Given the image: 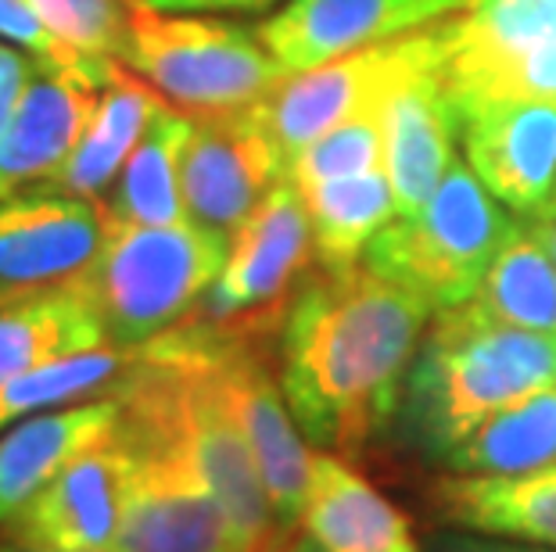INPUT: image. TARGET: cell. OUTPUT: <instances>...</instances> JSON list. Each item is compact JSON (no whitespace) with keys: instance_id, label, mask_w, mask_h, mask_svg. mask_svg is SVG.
Here are the masks:
<instances>
[{"instance_id":"6da1fadb","label":"cell","mask_w":556,"mask_h":552,"mask_svg":"<svg viewBox=\"0 0 556 552\" xmlns=\"http://www.w3.org/2000/svg\"><path fill=\"white\" fill-rule=\"evenodd\" d=\"M431 312L363 262L302 280L280 320V387L313 449L352 455L399 413Z\"/></svg>"},{"instance_id":"7a4b0ae2","label":"cell","mask_w":556,"mask_h":552,"mask_svg":"<svg viewBox=\"0 0 556 552\" xmlns=\"http://www.w3.org/2000/svg\"><path fill=\"white\" fill-rule=\"evenodd\" d=\"M556 387V334L495 323L464 301L428 323L402 391V431L442 463L484 420Z\"/></svg>"},{"instance_id":"3957f363","label":"cell","mask_w":556,"mask_h":552,"mask_svg":"<svg viewBox=\"0 0 556 552\" xmlns=\"http://www.w3.org/2000/svg\"><path fill=\"white\" fill-rule=\"evenodd\" d=\"M227 255L230 233L194 219L144 227L104 216L101 252L73 284L101 312L112 345L144 348L194 316Z\"/></svg>"},{"instance_id":"277c9868","label":"cell","mask_w":556,"mask_h":552,"mask_svg":"<svg viewBox=\"0 0 556 552\" xmlns=\"http://www.w3.org/2000/svg\"><path fill=\"white\" fill-rule=\"evenodd\" d=\"M514 219L484 191L467 162H453L417 213L399 216L370 241L363 266L431 305L456 309L478 295Z\"/></svg>"},{"instance_id":"5b68a950","label":"cell","mask_w":556,"mask_h":552,"mask_svg":"<svg viewBox=\"0 0 556 552\" xmlns=\"http://www.w3.org/2000/svg\"><path fill=\"white\" fill-rule=\"evenodd\" d=\"M123 62L194 119L252 108L288 79L255 29L201 11H155L144 0Z\"/></svg>"},{"instance_id":"8992f818","label":"cell","mask_w":556,"mask_h":552,"mask_svg":"<svg viewBox=\"0 0 556 552\" xmlns=\"http://www.w3.org/2000/svg\"><path fill=\"white\" fill-rule=\"evenodd\" d=\"M434 65H442V43H438L434 26H424L324 62L309 73H294L252 104V112L291 158L294 151L313 144L330 129L381 112L409 76Z\"/></svg>"},{"instance_id":"52a82bcc","label":"cell","mask_w":556,"mask_h":552,"mask_svg":"<svg viewBox=\"0 0 556 552\" xmlns=\"http://www.w3.org/2000/svg\"><path fill=\"white\" fill-rule=\"evenodd\" d=\"M191 326H198L212 359L219 362L233 413L252 445L255 466L263 474L269 506H274L277 535H299L305 491H309L313 445L294 424L280 377L266 359V341L274 326H208L198 320Z\"/></svg>"},{"instance_id":"ba28073f","label":"cell","mask_w":556,"mask_h":552,"mask_svg":"<svg viewBox=\"0 0 556 552\" xmlns=\"http://www.w3.org/2000/svg\"><path fill=\"white\" fill-rule=\"evenodd\" d=\"M129 480L115 552H241L219 499L194 463L159 434L123 413Z\"/></svg>"},{"instance_id":"9c48e42d","label":"cell","mask_w":556,"mask_h":552,"mask_svg":"<svg viewBox=\"0 0 556 552\" xmlns=\"http://www.w3.org/2000/svg\"><path fill=\"white\" fill-rule=\"evenodd\" d=\"M313 255V222L288 176L269 187L238 230L216 284L194 309L208 326H280Z\"/></svg>"},{"instance_id":"30bf717a","label":"cell","mask_w":556,"mask_h":552,"mask_svg":"<svg viewBox=\"0 0 556 552\" xmlns=\"http://www.w3.org/2000/svg\"><path fill=\"white\" fill-rule=\"evenodd\" d=\"M104 241V208L51 187L0 197V301L62 287L87 269Z\"/></svg>"},{"instance_id":"8fae6325","label":"cell","mask_w":556,"mask_h":552,"mask_svg":"<svg viewBox=\"0 0 556 552\" xmlns=\"http://www.w3.org/2000/svg\"><path fill=\"white\" fill-rule=\"evenodd\" d=\"M283 172L288 155L252 108L194 119L184 151L187 216L208 230L233 233Z\"/></svg>"},{"instance_id":"7c38bea8","label":"cell","mask_w":556,"mask_h":552,"mask_svg":"<svg viewBox=\"0 0 556 552\" xmlns=\"http://www.w3.org/2000/svg\"><path fill=\"white\" fill-rule=\"evenodd\" d=\"M442 84L459 123L492 101L506 76L556 43V0H470L434 22Z\"/></svg>"},{"instance_id":"4fadbf2b","label":"cell","mask_w":556,"mask_h":552,"mask_svg":"<svg viewBox=\"0 0 556 552\" xmlns=\"http://www.w3.org/2000/svg\"><path fill=\"white\" fill-rule=\"evenodd\" d=\"M470 0H288L255 26L288 76L345 57L402 33L434 26Z\"/></svg>"},{"instance_id":"5bb4252c","label":"cell","mask_w":556,"mask_h":552,"mask_svg":"<svg viewBox=\"0 0 556 552\" xmlns=\"http://www.w3.org/2000/svg\"><path fill=\"white\" fill-rule=\"evenodd\" d=\"M129 480V445L115 427L112 438L93 445L43 485L15 513L4 531L22 549L90 552L115 549Z\"/></svg>"},{"instance_id":"9a60e30c","label":"cell","mask_w":556,"mask_h":552,"mask_svg":"<svg viewBox=\"0 0 556 552\" xmlns=\"http://www.w3.org/2000/svg\"><path fill=\"white\" fill-rule=\"evenodd\" d=\"M467 166L520 219H546L556 197V101H495L459 123Z\"/></svg>"},{"instance_id":"2e32d148","label":"cell","mask_w":556,"mask_h":552,"mask_svg":"<svg viewBox=\"0 0 556 552\" xmlns=\"http://www.w3.org/2000/svg\"><path fill=\"white\" fill-rule=\"evenodd\" d=\"M384 172L399 216H409L434 194L456 162L459 115L442 84V65L409 76L381 108Z\"/></svg>"},{"instance_id":"e0dca14e","label":"cell","mask_w":556,"mask_h":552,"mask_svg":"<svg viewBox=\"0 0 556 552\" xmlns=\"http://www.w3.org/2000/svg\"><path fill=\"white\" fill-rule=\"evenodd\" d=\"M119 420L123 402L109 391L87 402L26 416L8 427V434H0V527L15 521V513L68 463L112 438Z\"/></svg>"},{"instance_id":"ac0fdd59","label":"cell","mask_w":556,"mask_h":552,"mask_svg":"<svg viewBox=\"0 0 556 552\" xmlns=\"http://www.w3.org/2000/svg\"><path fill=\"white\" fill-rule=\"evenodd\" d=\"M101 90L37 73L0 129V197L47 183L73 155Z\"/></svg>"},{"instance_id":"d6986e66","label":"cell","mask_w":556,"mask_h":552,"mask_svg":"<svg viewBox=\"0 0 556 552\" xmlns=\"http://www.w3.org/2000/svg\"><path fill=\"white\" fill-rule=\"evenodd\" d=\"M305 535L330 552H420L392 502L334 452H313L302 510Z\"/></svg>"},{"instance_id":"ffe728a7","label":"cell","mask_w":556,"mask_h":552,"mask_svg":"<svg viewBox=\"0 0 556 552\" xmlns=\"http://www.w3.org/2000/svg\"><path fill=\"white\" fill-rule=\"evenodd\" d=\"M434 502L470 535L556 549V463L528 474H453L434 485Z\"/></svg>"},{"instance_id":"44dd1931","label":"cell","mask_w":556,"mask_h":552,"mask_svg":"<svg viewBox=\"0 0 556 552\" xmlns=\"http://www.w3.org/2000/svg\"><path fill=\"white\" fill-rule=\"evenodd\" d=\"M112 345L109 326L76 284L0 301V384L43 362Z\"/></svg>"},{"instance_id":"7402d4cb","label":"cell","mask_w":556,"mask_h":552,"mask_svg":"<svg viewBox=\"0 0 556 552\" xmlns=\"http://www.w3.org/2000/svg\"><path fill=\"white\" fill-rule=\"evenodd\" d=\"M162 108L165 101L155 87L123 73L112 87L101 90L98 108H93L73 155L40 187L90 197V202L101 197L112 187L115 176H119V169H126V162L137 151L144 129Z\"/></svg>"},{"instance_id":"603a6c76","label":"cell","mask_w":556,"mask_h":552,"mask_svg":"<svg viewBox=\"0 0 556 552\" xmlns=\"http://www.w3.org/2000/svg\"><path fill=\"white\" fill-rule=\"evenodd\" d=\"M191 115L165 104L129 155L119 183L104 202V216L144 227H173L191 219L184 205V151L191 144Z\"/></svg>"},{"instance_id":"cb8c5ba5","label":"cell","mask_w":556,"mask_h":552,"mask_svg":"<svg viewBox=\"0 0 556 552\" xmlns=\"http://www.w3.org/2000/svg\"><path fill=\"white\" fill-rule=\"evenodd\" d=\"M302 197L313 222V255L330 273L359 266L370 241L399 216L384 166L316 183Z\"/></svg>"},{"instance_id":"d4e9b609","label":"cell","mask_w":556,"mask_h":552,"mask_svg":"<svg viewBox=\"0 0 556 552\" xmlns=\"http://www.w3.org/2000/svg\"><path fill=\"white\" fill-rule=\"evenodd\" d=\"M556 463V387L535 391L459 441L442 455V466L453 474H528Z\"/></svg>"},{"instance_id":"484cf974","label":"cell","mask_w":556,"mask_h":552,"mask_svg":"<svg viewBox=\"0 0 556 552\" xmlns=\"http://www.w3.org/2000/svg\"><path fill=\"white\" fill-rule=\"evenodd\" d=\"M470 305L495 323L556 334V262L531 227H514Z\"/></svg>"},{"instance_id":"4316f807","label":"cell","mask_w":556,"mask_h":552,"mask_svg":"<svg viewBox=\"0 0 556 552\" xmlns=\"http://www.w3.org/2000/svg\"><path fill=\"white\" fill-rule=\"evenodd\" d=\"M140 356V348L104 345L79 356L43 362L18 377H8L0 384V434L15 427L18 420L47 413V409H62L98 398L101 391H112Z\"/></svg>"},{"instance_id":"83f0119b","label":"cell","mask_w":556,"mask_h":552,"mask_svg":"<svg viewBox=\"0 0 556 552\" xmlns=\"http://www.w3.org/2000/svg\"><path fill=\"white\" fill-rule=\"evenodd\" d=\"M0 40L26 54L43 76L79 79L93 90L112 87L123 76L119 62H104V57L79 54L76 47H68L58 33L43 26V18L26 0H0Z\"/></svg>"},{"instance_id":"f1b7e54d","label":"cell","mask_w":556,"mask_h":552,"mask_svg":"<svg viewBox=\"0 0 556 552\" xmlns=\"http://www.w3.org/2000/svg\"><path fill=\"white\" fill-rule=\"evenodd\" d=\"M384 166V129L381 112L359 115L345 126L316 137L313 144L299 147L288 158V180L299 191H309L316 183L341 180V176H359Z\"/></svg>"},{"instance_id":"f546056e","label":"cell","mask_w":556,"mask_h":552,"mask_svg":"<svg viewBox=\"0 0 556 552\" xmlns=\"http://www.w3.org/2000/svg\"><path fill=\"white\" fill-rule=\"evenodd\" d=\"M26 4L79 54L123 62L140 0H26Z\"/></svg>"},{"instance_id":"4dcf8cb0","label":"cell","mask_w":556,"mask_h":552,"mask_svg":"<svg viewBox=\"0 0 556 552\" xmlns=\"http://www.w3.org/2000/svg\"><path fill=\"white\" fill-rule=\"evenodd\" d=\"M495 101H556V43L546 47L542 54L528 57L520 68H514V73L495 87L489 104Z\"/></svg>"},{"instance_id":"1f68e13d","label":"cell","mask_w":556,"mask_h":552,"mask_svg":"<svg viewBox=\"0 0 556 552\" xmlns=\"http://www.w3.org/2000/svg\"><path fill=\"white\" fill-rule=\"evenodd\" d=\"M37 73H40V68L33 65L26 54L0 40V129H4V123L11 119V112H15L22 90L29 87V79Z\"/></svg>"},{"instance_id":"d6a6232c","label":"cell","mask_w":556,"mask_h":552,"mask_svg":"<svg viewBox=\"0 0 556 552\" xmlns=\"http://www.w3.org/2000/svg\"><path fill=\"white\" fill-rule=\"evenodd\" d=\"M155 11H201V15H252L269 11L283 0H144Z\"/></svg>"},{"instance_id":"836d02e7","label":"cell","mask_w":556,"mask_h":552,"mask_svg":"<svg viewBox=\"0 0 556 552\" xmlns=\"http://www.w3.org/2000/svg\"><path fill=\"white\" fill-rule=\"evenodd\" d=\"M431 552H546V549L517 545L510 538H489V535H448L438 538Z\"/></svg>"},{"instance_id":"e575fe53","label":"cell","mask_w":556,"mask_h":552,"mask_svg":"<svg viewBox=\"0 0 556 552\" xmlns=\"http://www.w3.org/2000/svg\"><path fill=\"white\" fill-rule=\"evenodd\" d=\"M531 233L546 244V252L553 255V262H556V219H539V222H531Z\"/></svg>"},{"instance_id":"d590c367","label":"cell","mask_w":556,"mask_h":552,"mask_svg":"<svg viewBox=\"0 0 556 552\" xmlns=\"http://www.w3.org/2000/svg\"><path fill=\"white\" fill-rule=\"evenodd\" d=\"M283 549H288V552H330V549L319 545L313 535H291V538H288V545H283Z\"/></svg>"},{"instance_id":"8d00e7d4","label":"cell","mask_w":556,"mask_h":552,"mask_svg":"<svg viewBox=\"0 0 556 552\" xmlns=\"http://www.w3.org/2000/svg\"><path fill=\"white\" fill-rule=\"evenodd\" d=\"M22 549V545H18ZM22 552H43V549H22ZM90 552H115V549H90Z\"/></svg>"},{"instance_id":"74e56055","label":"cell","mask_w":556,"mask_h":552,"mask_svg":"<svg viewBox=\"0 0 556 552\" xmlns=\"http://www.w3.org/2000/svg\"><path fill=\"white\" fill-rule=\"evenodd\" d=\"M0 552H22V549H18V545H15V542H11V545H8V542H4V545H0Z\"/></svg>"},{"instance_id":"f35d334b","label":"cell","mask_w":556,"mask_h":552,"mask_svg":"<svg viewBox=\"0 0 556 552\" xmlns=\"http://www.w3.org/2000/svg\"><path fill=\"white\" fill-rule=\"evenodd\" d=\"M546 219H556V197H553V208H549V216Z\"/></svg>"},{"instance_id":"ab89813d","label":"cell","mask_w":556,"mask_h":552,"mask_svg":"<svg viewBox=\"0 0 556 552\" xmlns=\"http://www.w3.org/2000/svg\"><path fill=\"white\" fill-rule=\"evenodd\" d=\"M263 552H288V549H280V545H269V549H263Z\"/></svg>"}]
</instances>
